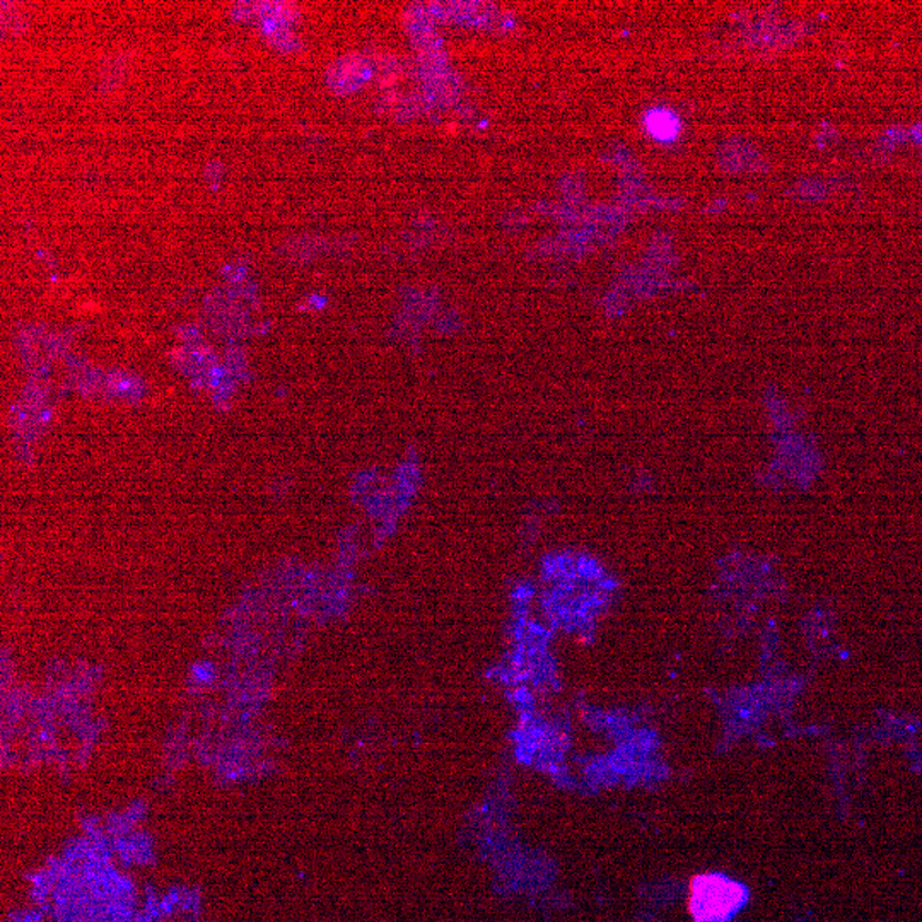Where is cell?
Returning <instances> with one entry per match:
<instances>
[{"label":"cell","mask_w":922,"mask_h":922,"mask_svg":"<svg viewBox=\"0 0 922 922\" xmlns=\"http://www.w3.org/2000/svg\"><path fill=\"white\" fill-rule=\"evenodd\" d=\"M747 899V889L727 874H697L690 882L687 909L693 922H731Z\"/></svg>","instance_id":"1"},{"label":"cell","mask_w":922,"mask_h":922,"mask_svg":"<svg viewBox=\"0 0 922 922\" xmlns=\"http://www.w3.org/2000/svg\"><path fill=\"white\" fill-rule=\"evenodd\" d=\"M648 123L649 130L656 138L671 139L677 132V123H675L673 116L667 115V113H652V115H649Z\"/></svg>","instance_id":"2"}]
</instances>
